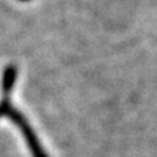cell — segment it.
I'll list each match as a JSON object with an SVG mask.
<instances>
[{"instance_id": "cell-1", "label": "cell", "mask_w": 157, "mask_h": 157, "mask_svg": "<svg viewBox=\"0 0 157 157\" xmlns=\"http://www.w3.org/2000/svg\"><path fill=\"white\" fill-rule=\"evenodd\" d=\"M9 96H11V93H3V100L0 102V117H8L18 127L20 131L22 132L24 137H25V141L32 152L33 157H48L46 152L43 151L41 143H39L36 132L33 131L30 124L28 123L26 118L13 107Z\"/></svg>"}, {"instance_id": "cell-2", "label": "cell", "mask_w": 157, "mask_h": 157, "mask_svg": "<svg viewBox=\"0 0 157 157\" xmlns=\"http://www.w3.org/2000/svg\"><path fill=\"white\" fill-rule=\"evenodd\" d=\"M17 78V67L14 64H9L4 68L3 77H2V90L3 93H11L14 82Z\"/></svg>"}, {"instance_id": "cell-3", "label": "cell", "mask_w": 157, "mask_h": 157, "mask_svg": "<svg viewBox=\"0 0 157 157\" xmlns=\"http://www.w3.org/2000/svg\"><path fill=\"white\" fill-rule=\"evenodd\" d=\"M20 2H29V0H20Z\"/></svg>"}]
</instances>
